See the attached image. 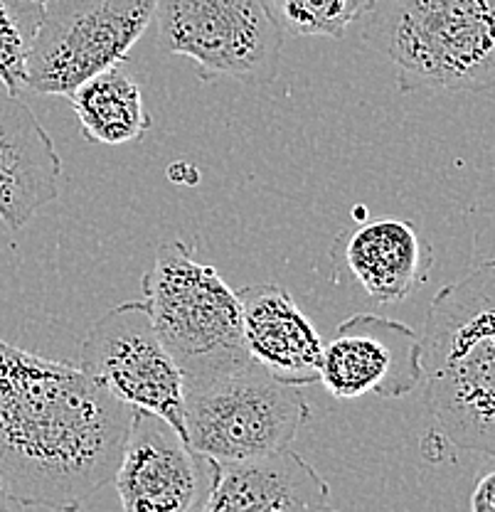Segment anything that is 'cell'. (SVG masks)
Instances as JSON below:
<instances>
[{
	"instance_id": "ac0fdd59",
	"label": "cell",
	"mask_w": 495,
	"mask_h": 512,
	"mask_svg": "<svg viewBox=\"0 0 495 512\" xmlns=\"http://www.w3.org/2000/svg\"><path fill=\"white\" fill-rule=\"evenodd\" d=\"M471 512H495V468L478 478L471 493Z\"/></svg>"
},
{
	"instance_id": "9a60e30c",
	"label": "cell",
	"mask_w": 495,
	"mask_h": 512,
	"mask_svg": "<svg viewBox=\"0 0 495 512\" xmlns=\"http://www.w3.org/2000/svg\"><path fill=\"white\" fill-rule=\"evenodd\" d=\"M84 138L104 146L141 141L151 128V114L138 79L124 62L94 74L67 94Z\"/></svg>"
},
{
	"instance_id": "30bf717a",
	"label": "cell",
	"mask_w": 495,
	"mask_h": 512,
	"mask_svg": "<svg viewBox=\"0 0 495 512\" xmlns=\"http://www.w3.org/2000/svg\"><path fill=\"white\" fill-rule=\"evenodd\" d=\"M422 382V340L399 320L358 313L323 345L321 384L335 399H402Z\"/></svg>"
},
{
	"instance_id": "9c48e42d",
	"label": "cell",
	"mask_w": 495,
	"mask_h": 512,
	"mask_svg": "<svg viewBox=\"0 0 495 512\" xmlns=\"http://www.w3.org/2000/svg\"><path fill=\"white\" fill-rule=\"evenodd\" d=\"M215 480V458L188 444L163 416L133 409L114 485L124 512H200Z\"/></svg>"
},
{
	"instance_id": "52a82bcc",
	"label": "cell",
	"mask_w": 495,
	"mask_h": 512,
	"mask_svg": "<svg viewBox=\"0 0 495 512\" xmlns=\"http://www.w3.org/2000/svg\"><path fill=\"white\" fill-rule=\"evenodd\" d=\"M156 0H45L28 64V89L67 96L126 60L151 28Z\"/></svg>"
},
{
	"instance_id": "6da1fadb",
	"label": "cell",
	"mask_w": 495,
	"mask_h": 512,
	"mask_svg": "<svg viewBox=\"0 0 495 512\" xmlns=\"http://www.w3.org/2000/svg\"><path fill=\"white\" fill-rule=\"evenodd\" d=\"M131 419L79 367L0 340V478L25 508L82 510L114 483Z\"/></svg>"
},
{
	"instance_id": "2e32d148",
	"label": "cell",
	"mask_w": 495,
	"mask_h": 512,
	"mask_svg": "<svg viewBox=\"0 0 495 512\" xmlns=\"http://www.w3.org/2000/svg\"><path fill=\"white\" fill-rule=\"evenodd\" d=\"M281 32L340 40L365 18L375 0H264Z\"/></svg>"
},
{
	"instance_id": "d6986e66",
	"label": "cell",
	"mask_w": 495,
	"mask_h": 512,
	"mask_svg": "<svg viewBox=\"0 0 495 512\" xmlns=\"http://www.w3.org/2000/svg\"><path fill=\"white\" fill-rule=\"evenodd\" d=\"M0 512H25V505L10 493V488L5 485L3 478H0Z\"/></svg>"
},
{
	"instance_id": "277c9868",
	"label": "cell",
	"mask_w": 495,
	"mask_h": 512,
	"mask_svg": "<svg viewBox=\"0 0 495 512\" xmlns=\"http://www.w3.org/2000/svg\"><path fill=\"white\" fill-rule=\"evenodd\" d=\"M146 311L158 338L195 384L252 360L244 345L242 303L210 264L185 242L161 244L141 281Z\"/></svg>"
},
{
	"instance_id": "8992f818",
	"label": "cell",
	"mask_w": 495,
	"mask_h": 512,
	"mask_svg": "<svg viewBox=\"0 0 495 512\" xmlns=\"http://www.w3.org/2000/svg\"><path fill=\"white\" fill-rule=\"evenodd\" d=\"M153 23L170 55L188 57L200 82H276L284 32L264 0H156Z\"/></svg>"
},
{
	"instance_id": "ba28073f",
	"label": "cell",
	"mask_w": 495,
	"mask_h": 512,
	"mask_svg": "<svg viewBox=\"0 0 495 512\" xmlns=\"http://www.w3.org/2000/svg\"><path fill=\"white\" fill-rule=\"evenodd\" d=\"M79 370L131 409L163 416L185 436V380L143 301L97 318L79 350Z\"/></svg>"
},
{
	"instance_id": "e0dca14e",
	"label": "cell",
	"mask_w": 495,
	"mask_h": 512,
	"mask_svg": "<svg viewBox=\"0 0 495 512\" xmlns=\"http://www.w3.org/2000/svg\"><path fill=\"white\" fill-rule=\"evenodd\" d=\"M45 0H0V84L10 96L28 89V64Z\"/></svg>"
},
{
	"instance_id": "5bb4252c",
	"label": "cell",
	"mask_w": 495,
	"mask_h": 512,
	"mask_svg": "<svg viewBox=\"0 0 495 512\" xmlns=\"http://www.w3.org/2000/svg\"><path fill=\"white\" fill-rule=\"evenodd\" d=\"M345 261L372 301L392 306L429 279L434 252L412 222L382 217L353 229Z\"/></svg>"
},
{
	"instance_id": "ffe728a7",
	"label": "cell",
	"mask_w": 495,
	"mask_h": 512,
	"mask_svg": "<svg viewBox=\"0 0 495 512\" xmlns=\"http://www.w3.org/2000/svg\"><path fill=\"white\" fill-rule=\"evenodd\" d=\"M316 512H338V510H330V508H328V505H323V508H318Z\"/></svg>"
},
{
	"instance_id": "7a4b0ae2",
	"label": "cell",
	"mask_w": 495,
	"mask_h": 512,
	"mask_svg": "<svg viewBox=\"0 0 495 512\" xmlns=\"http://www.w3.org/2000/svg\"><path fill=\"white\" fill-rule=\"evenodd\" d=\"M419 340L424 399L444 439L495 458V259L436 293Z\"/></svg>"
},
{
	"instance_id": "8fae6325",
	"label": "cell",
	"mask_w": 495,
	"mask_h": 512,
	"mask_svg": "<svg viewBox=\"0 0 495 512\" xmlns=\"http://www.w3.org/2000/svg\"><path fill=\"white\" fill-rule=\"evenodd\" d=\"M62 158L20 96L0 92V220L18 232L60 197Z\"/></svg>"
},
{
	"instance_id": "7c38bea8",
	"label": "cell",
	"mask_w": 495,
	"mask_h": 512,
	"mask_svg": "<svg viewBox=\"0 0 495 512\" xmlns=\"http://www.w3.org/2000/svg\"><path fill=\"white\" fill-rule=\"evenodd\" d=\"M321 473L291 448L215 461V480L200 512H316L328 505Z\"/></svg>"
},
{
	"instance_id": "5b68a950",
	"label": "cell",
	"mask_w": 495,
	"mask_h": 512,
	"mask_svg": "<svg viewBox=\"0 0 495 512\" xmlns=\"http://www.w3.org/2000/svg\"><path fill=\"white\" fill-rule=\"evenodd\" d=\"M311 416L301 387L257 360L185 384V439L215 461H244L291 448Z\"/></svg>"
},
{
	"instance_id": "4fadbf2b",
	"label": "cell",
	"mask_w": 495,
	"mask_h": 512,
	"mask_svg": "<svg viewBox=\"0 0 495 512\" xmlns=\"http://www.w3.org/2000/svg\"><path fill=\"white\" fill-rule=\"evenodd\" d=\"M237 296L249 355L286 384L321 382L323 340L294 296L279 284L244 286Z\"/></svg>"
},
{
	"instance_id": "3957f363",
	"label": "cell",
	"mask_w": 495,
	"mask_h": 512,
	"mask_svg": "<svg viewBox=\"0 0 495 512\" xmlns=\"http://www.w3.org/2000/svg\"><path fill=\"white\" fill-rule=\"evenodd\" d=\"M360 23L402 94L495 92V0H375Z\"/></svg>"
}]
</instances>
